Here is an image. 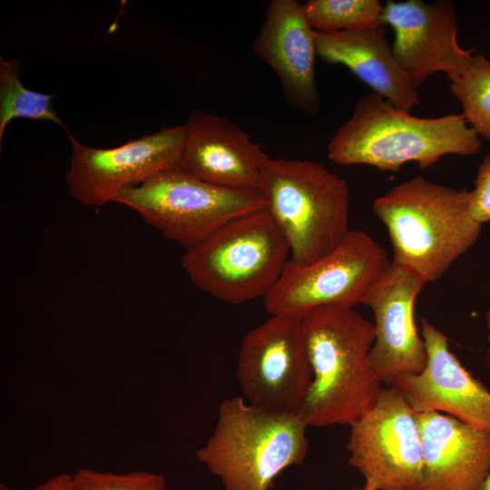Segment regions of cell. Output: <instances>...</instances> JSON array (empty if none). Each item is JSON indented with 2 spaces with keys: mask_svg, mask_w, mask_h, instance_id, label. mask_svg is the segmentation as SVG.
<instances>
[{
  "mask_svg": "<svg viewBox=\"0 0 490 490\" xmlns=\"http://www.w3.org/2000/svg\"><path fill=\"white\" fill-rule=\"evenodd\" d=\"M348 464L376 490H417L424 476L416 413L394 387L352 422Z\"/></svg>",
  "mask_w": 490,
  "mask_h": 490,
  "instance_id": "10",
  "label": "cell"
},
{
  "mask_svg": "<svg viewBox=\"0 0 490 490\" xmlns=\"http://www.w3.org/2000/svg\"><path fill=\"white\" fill-rule=\"evenodd\" d=\"M353 490H376V489L372 487L371 485L365 484L363 488H355Z\"/></svg>",
  "mask_w": 490,
  "mask_h": 490,
  "instance_id": "27",
  "label": "cell"
},
{
  "mask_svg": "<svg viewBox=\"0 0 490 490\" xmlns=\"http://www.w3.org/2000/svg\"><path fill=\"white\" fill-rule=\"evenodd\" d=\"M253 50L279 77L288 104L317 115L320 99L315 73V30L303 5L296 0H271Z\"/></svg>",
  "mask_w": 490,
  "mask_h": 490,
  "instance_id": "15",
  "label": "cell"
},
{
  "mask_svg": "<svg viewBox=\"0 0 490 490\" xmlns=\"http://www.w3.org/2000/svg\"><path fill=\"white\" fill-rule=\"evenodd\" d=\"M383 22L393 28V53L417 88L439 72L454 81L475 54V49L464 50L458 43L452 1L389 0L384 5Z\"/></svg>",
  "mask_w": 490,
  "mask_h": 490,
  "instance_id": "12",
  "label": "cell"
},
{
  "mask_svg": "<svg viewBox=\"0 0 490 490\" xmlns=\"http://www.w3.org/2000/svg\"><path fill=\"white\" fill-rule=\"evenodd\" d=\"M427 283L414 271L390 262L361 301L374 314L375 340L369 361L381 382L418 374L427 362L426 345L415 323V303Z\"/></svg>",
  "mask_w": 490,
  "mask_h": 490,
  "instance_id": "13",
  "label": "cell"
},
{
  "mask_svg": "<svg viewBox=\"0 0 490 490\" xmlns=\"http://www.w3.org/2000/svg\"><path fill=\"white\" fill-rule=\"evenodd\" d=\"M185 127L181 169L213 185L260 191L270 156L236 123L195 110Z\"/></svg>",
  "mask_w": 490,
  "mask_h": 490,
  "instance_id": "16",
  "label": "cell"
},
{
  "mask_svg": "<svg viewBox=\"0 0 490 490\" xmlns=\"http://www.w3.org/2000/svg\"><path fill=\"white\" fill-rule=\"evenodd\" d=\"M376 216L386 225L392 261L426 283L439 279L478 240L482 225L471 212L470 191L421 176L377 198Z\"/></svg>",
  "mask_w": 490,
  "mask_h": 490,
  "instance_id": "3",
  "label": "cell"
},
{
  "mask_svg": "<svg viewBox=\"0 0 490 490\" xmlns=\"http://www.w3.org/2000/svg\"><path fill=\"white\" fill-rule=\"evenodd\" d=\"M416 417L424 464L417 490H482L490 472V433L435 411Z\"/></svg>",
  "mask_w": 490,
  "mask_h": 490,
  "instance_id": "17",
  "label": "cell"
},
{
  "mask_svg": "<svg viewBox=\"0 0 490 490\" xmlns=\"http://www.w3.org/2000/svg\"><path fill=\"white\" fill-rule=\"evenodd\" d=\"M386 24L322 33L315 31L317 56L348 67L372 93L410 113L420 103L417 87L397 62L386 36Z\"/></svg>",
  "mask_w": 490,
  "mask_h": 490,
  "instance_id": "18",
  "label": "cell"
},
{
  "mask_svg": "<svg viewBox=\"0 0 490 490\" xmlns=\"http://www.w3.org/2000/svg\"><path fill=\"white\" fill-rule=\"evenodd\" d=\"M421 336L427 354L425 369L400 375L390 387L416 413H446L490 433V391L461 365L450 350L447 338L425 318Z\"/></svg>",
  "mask_w": 490,
  "mask_h": 490,
  "instance_id": "14",
  "label": "cell"
},
{
  "mask_svg": "<svg viewBox=\"0 0 490 490\" xmlns=\"http://www.w3.org/2000/svg\"><path fill=\"white\" fill-rule=\"evenodd\" d=\"M485 325L488 331V339H489V346L485 354V364L490 372V306L485 314Z\"/></svg>",
  "mask_w": 490,
  "mask_h": 490,
  "instance_id": "25",
  "label": "cell"
},
{
  "mask_svg": "<svg viewBox=\"0 0 490 490\" xmlns=\"http://www.w3.org/2000/svg\"><path fill=\"white\" fill-rule=\"evenodd\" d=\"M264 209L286 238L290 261L306 265L337 248L349 232L348 182L308 160L266 162L260 187Z\"/></svg>",
  "mask_w": 490,
  "mask_h": 490,
  "instance_id": "5",
  "label": "cell"
},
{
  "mask_svg": "<svg viewBox=\"0 0 490 490\" xmlns=\"http://www.w3.org/2000/svg\"><path fill=\"white\" fill-rule=\"evenodd\" d=\"M482 490H490V472H489V475L485 480V483L482 488Z\"/></svg>",
  "mask_w": 490,
  "mask_h": 490,
  "instance_id": "26",
  "label": "cell"
},
{
  "mask_svg": "<svg viewBox=\"0 0 490 490\" xmlns=\"http://www.w3.org/2000/svg\"><path fill=\"white\" fill-rule=\"evenodd\" d=\"M308 426L299 412L269 411L243 397L226 398L196 457L225 490H269L279 474L306 458Z\"/></svg>",
  "mask_w": 490,
  "mask_h": 490,
  "instance_id": "4",
  "label": "cell"
},
{
  "mask_svg": "<svg viewBox=\"0 0 490 490\" xmlns=\"http://www.w3.org/2000/svg\"><path fill=\"white\" fill-rule=\"evenodd\" d=\"M73 490H168L163 475L136 471L114 474L81 469L73 475Z\"/></svg>",
  "mask_w": 490,
  "mask_h": 490,
  "instance_id": "22",
  "label": "cell"
},
{
  "mask_svg": "<svg viewBox=\"0 0 490 490\" xmlns=\"http://www.w3.org/2000/svg\"><path fill=\"white\" fill-rule=\"evenodd\" d=\"M462 114L480 138L490 141V62L475 53L465 71L449 83Z\"/></svg>",
  "mask_w": 490,
  "mask_h": 490,
  "instance_id": "21",
  "label": "cell"
},
{
  "mask_svg": "<svg viewBox=\"0 0 490 490\" xmlns=\"http://www.w3.org/2000/svg\"><path fill=\"white\" fill-rule=\"evenodd\" d=\"M54 97L25 88L20 81V63L0 56V148L7 125L15 118L48 121L66 129L53 107Z\"/></svg>",
  "mask_w": 490,
  "mask_h": 490,
  "instance_id": "19",
  "label": "cell"
},
{
  "mask_svg": "<svg viewBox=\"0 0 490 490\" xmlns=\"http://www.w3.org/2000/svg\"><path fill=\"white\" fill-rule=\"evenodd\" d=\"M0 490H73V475L60 474L30 489L15 488L1 483Z\"/></svg>",
  "mask_w": 490,
  "mask_h": 490,
  "instance_id": "24",
  "label": "cell"
},
{
  "mask_svg": "<svg viewBox=\"0 0 490 490\" xmlns=\"http://www.w3.org/2000/svg\"><path fill=\"white\" fill-rule=\"evenodd\" d=\"M289 259L286 238L262 209L228 222L187 249L181 264L199 289L239 305L266 297Z\"/></svg>",
  "mask_w": 490,
  "mask_h": 490,
  "instance_id": "6",
  "label": "cell"
},
{
  "mask_svg": "<svg viewBox=\"0 0 490 490\" xmlns=\"http://www.w3.org/2000/svg\"><path fill=\"white\" fill-rule=\"evenodd\" d=\"M386 250L364 231L350 230L342 242L306 265L288 261L263 298L270 315L302 320L325 307L354 308L390 264Z\"/></svg>",
  "mask_w": 490,
  "mask_h": 490,
  "instance_id": "8",
  "label": "cell"
},
{
  "mask_svg": "<svg viewBox=\"0 0 490 490\" xmlns=\"http://www.w3.org/2000/svg\"><path fill=\"white\" fill-rule=\"evenodd\" d=\"M471 212L481 225L490 222V153L477 168L475 188L470 191Z\"/></svg>",
  "mask_w": 490,
  "mask_h": 490,
  "instance_id": "23",
  "label": "cell"
},
{
  "mask_svg": "<svg viewBox=\"0 0 490 490\" xmlns=\"http://www.w3.org/2000/svg\"><path fill=\"white\" fill-rule=\"evenodd\" d=\"M115 202L186 250L228 222L264 209L260 191L213 185L180 166L123 189Z\"/></svg>",
  "mask_w": 490,
  "mask_h": 490,
  "instance_id": "7",
  "label": "cell"
},
{
  "mask_svg": "<svg viewBox=\"0 0 490 490\" xmlns=\"http://www.w3.org/2000/svg\"><path fill=\"white\" fill-rule=\"evenodd\" d=\"M301 322L313 378L299 413L309 426L350 425L383 388L369 361L374 325L347 307L318 309Z\"/></svg>",
  "mask_w": 490,
  "mask_h": 490,
  "instance_id": "1",
  "label": "cell"
},
{
  "mask_svg": "<svg viewBox=\"0 0 490 490\" xmlns=\"http://www.w3.org/2000/svg\"><path fill=\"white\" fill-rule=\"evenodd\" d=\"M185 136V124L177 125L103 149L87 146L69 134L72 154L65 180L70 195L92 207L115 202L123 189L179 167Z\"/></svg>",
  "mask_w": 490,
  "mask_h": 490,
  "instance_id": "11",
  "label": "cell"
},
{
  "mask_svg": "<svg viewBox=\"0 0 490 490\" xmlns=\"http://www.w3.org/2000/svg\"><path fill=\"white\" fill-rule=\"evenodd\" d=\"M481 148V138L462 113L416 117L371 92L334 132L328 158L340 165L366 164L397 172L409 162L426 169L445 155L471 156Z\"/></svg>",
  "mask_w": 490,
  "mask_h": 490,
  "instance_id": "2",
  "label": "cell"
},
{
  "mask_svg": "<svg viewBox=\"0 0 490 490\" xmlns=\"http://www.w3.org/2000/svg\"><path fill=\"white\" fill-rule=\"evenodd\" d=\"M270 316L242 339L238 381L250 404L273 412L299 413L313 378L302 322Z\"/></svg>",
  "mask_w": 490,
  "mask_h": 490,
  "instance_id": "9",
  "label": "cell"
},
{
  "mask_svg": "<svg viewBox=\"0 0 490 490\" xmlns=\"http://www.w3.org/2000/svg\"><path fill=\"white\" fill-rule=\"evenodd\" d=\"M302 5L317 32L362 30L385 24L384 5L378 0H309Z\"/></svg>",
  "mask_w": 490,
  "mask_h": 490,
  "instance_id": "20",
  "label": "cell"
}]
</instances>
